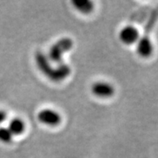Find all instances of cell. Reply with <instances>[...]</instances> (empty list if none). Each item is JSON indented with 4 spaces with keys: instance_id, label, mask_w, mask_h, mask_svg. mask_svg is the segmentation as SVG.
Segmentation results:
<instances>
[{
    "instance_id": "cell-5",
    "label": "cell",
    "mask_w": 158,
    "mask_h": 158,
    "mask_svg": "<svg viewBox=\"0 0 158 158\" xmlns=\"http://www.w3.org/2000/svg\"><path fill=\"white\" fill-rule=\"evenodd\" d=\"M153 50V44L151 40V38L148 35L143 36L140 35L139 40L136 43V52L138 55L143 58H148L152 56Z\"/></svg>"
},
{
    "instance_id": "cell-7",
    "label": "cell",
    "mask_w": 158,
    "mask_h": 158,
    "mask_svg": "<svg viewBox=\"0 0 158 158\" xmlns=\"http://www.w3.org/2000/svg\"><path fill=\"white\" fill-rule=\"evenodd\" d=\"M73 5L78 11L83 14H89L94 9V3L89 0H74Z\"/></svg>"
},
{
    "instance_id": "cell-6",
    "label": "cell",
    "mask_w": 158,
    "mask_h": 158,
    "mask_svg": "<svg viewBox=\"0 0 158 158\" xmlns=\"http://www.w3.org/2000/svg\"><path fill=\"white\" fill-rule=\"evenodd\" d=\"M7 127L13 135H19L23 133L26 128L24 121L20 118H13L9 121Z\"/></svg>"
},
{
    "instance_id": "cell-2",
    "label": "cell",
    "mask_w": 158,
    "mask_h": 158,
    "mask_svg": "<svg viewBox=\"0 0 158 158\" xmlns=\"http://www.w3.org/2000/svg\"><path fill=\"white\" fill-rule=\"evenodd\" d=\"M37 119L42 124L49 127H55L60 123L61 115L53 109L45 108L42 109L38 112Z\"/></svg>"
},
{
    "instance_id": "cell-3",
    "label": "cell",
    "mask_w": 158,
    "mask_h": 158,
    "mask_svg": "<svg viewBox=\"0 0 158 158\" xmlns=\"http://www.w3.org/2000/svg\"><path fill=\"white\" fill-rule=\"evenodd\" d=\"M140 34L137 27L133 25H127L119 31L118 38L123 44L126 45H131L138 42Z\"/></svg>"
},
{
    "instance_id": "cell-9",
    "label": "cell",
    "mask_w": 158,
    "mask_h": 158,
    "mask_svg": "<svg viewBox=\"0 0 158 158\" xmlns=\"http://www.w3.org/2000/svg\"><path fill=\"white\" fill-rule=\"evenodd\" d=\"M6 117H7L6 116V113L5 112L4 110H0V125L6 120Z\"/></svg>"
},
{
    "instance_id": "cell-8",
    "label": "cell",
    "mask_w": 158,
    "mask_h": 158,
    "mask_svg": "<svg viewBox=\"0 0 158 158\" xmlns=\"http://www.w3.org/2000/svg\"><path fill=\"white\" fill-rule=\"evenodd\" d=\"M14 135L10 132L7 127H0V142L4 143H9L12 141Z\"/></svg>"
},
{
    "instance_id": "cell-4",
    "label": "cell",
    "mask_w": 158,
    "mask_h": 158,
    "mask_svg": "<svg viewBox=\"0 0 158 158\" xmlns=\"http://www.w3.org/2000/svg\"><path fill=\"white\" fill-rule=\"evenodd\" d=\"M91 92L97 98H108L114 94V88L107 81H98L91 85Z\"/></svg>"
},
{
    "instance_id": "cell-1",
    "label": "cell",
    "mask_w": 158,
    "mask_h": 158,
    "mask_svg": "<svg viewBox=\"0 0 158 158\" xmlns=\"http://www.w3.org/2000/svg\"><path fill=\"white\" fill-rule=\"evenodd\" d=\"M73 42L69 38H63L58 40L51 47L49 50V58L54 62L60 63L62 61V56L64 52L70 49Z\"/></svg>"
}]
</instances>
